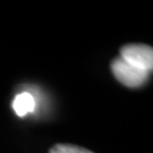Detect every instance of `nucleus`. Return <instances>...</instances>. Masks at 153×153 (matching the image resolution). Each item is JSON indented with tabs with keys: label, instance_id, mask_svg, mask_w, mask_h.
<instances>
[{
	"label": "nucleus",
	"instance_id": "1",
	"mask_svg": "<svg viewBox=\"0 0 153 153\" xmlns=\"http://www.w3.org/2000/svg\"><path fill=\"white\" fill-rule=\"evenodd\" d=\"M110 67L116 79L127 88H141L149 79L150 73L131 65L121 57H116L112 59Z\"/></svg>",
	"mask_w": 153,
	"mask_h": 153
},
{
	"label": "nucleus",
	"instance_id": "3",
	"mask_svg": "<svg viewBox=\"0 0 153 153\" xmlns=\"http://www.w3.org/2000/svg\"><path fill=\"white\" fill-rule=\"evenodd\" d=\"M11 107L17 116L23 117L34 110L35 101H34L32 94H30L28 92H23L15 97L13 103H11Z\"/></svg>",
	"mask_w": 153,
	"mask_h": 153
},
{
	"label": "nucleus",
	"instance_id": "2",
	"mask_svg": "<svg viewBox=\"0 0 153 153\" xmlns=\"http://www.w3.org/2000/svg\"><path fill=\"white\" fill-rule=\"evenodd\" d=\"M120 57L140 69L151 73L153 68V49L148 44L131 43L120 48Z\"/></svg>",
	"mask_w": 153,
	"mask_h": 153
},
{
	"label": "nucleus",
	"instance_id": "4",
	"mask_svg": "<svg viewBox=\"0 0 153 153\" xmlns=\"http://www.w3.org/2000/svg\"><path fill=\"white\" fill-rule=\"evenodd\" d=\"M49 153H93L88 149L79 148L71 144H56L50 149Z\"/></svg>",
	"mask_w": 153,
	"mask_h": 153
}]
</instances>
